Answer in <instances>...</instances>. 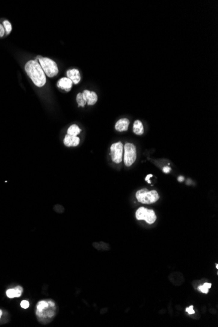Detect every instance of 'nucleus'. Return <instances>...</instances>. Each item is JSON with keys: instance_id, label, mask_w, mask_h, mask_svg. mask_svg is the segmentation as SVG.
I'll list each match as a JSON object with an SVG mask.
<instances>
[{"instance_id": "f257e3e1", "label": "nucleus", "mask_w": 218, "mask_h": 327, "mask_svg": "<svg viewBox=\"0 0 218 327\" xmlns=\"http://www.w3.org/2000/svg\"><path fill=\"white\" fill-rule=\"evenodd\" d=\"M58 307L52 299L42 300L36 305L35 314L38 321L43 325L52 322L58 313Z\"/></svg>"}, {"instance_id": "f03ea898", "label": "nucleus", "mask_w": 218, "mask_h": 327, "mask_svg": "<svg viewBox=\"0 0 218 327\" xmlns=\"http://www.w3.org/2000/svg\"><path fill=\"white\" fill-rule=\"evenodd\" d=\"M25 71L37 87H43L46 84V75L41 65L35 60H29L25 65Z\"/></svg>"}, {"instance_id": "7ed1b4c3", "label": "nucleus", "mask_w": 218, "mask_h": 327, "mask_svg": "<svg viewBox=\"0 0 218 327\" xmlns=\"http://www.w3.org/2000/svg\"><path fill=\"white\" fill-rule=\"evenodd\" d=\"M136 198L137 201L141 203L150 205L158 201L159 195L155 190L148 191L147 189H142L137 192Z\"/></svg>"}, {"instance_id": "20e7f679", "label": "nucleus", "mask_w": 218, "mask_h": 327, "mask_svg": "<svg viewBox=\"0 0 218 327\" xmlns=\"http://www.w3.org/2000/svg\"><path fill=\"white\" fill-rule=\"evenodd\" d=\"M39 64L43 69L45 75L48 77H54L58 73L59 70L58 65L54 61L48 57H39Z\"/></svg>"}, {"instance_id": "39448f33", "label": "nucleus", "mask_w": 218, "mask_h": 327, "mask_svg": "<svg viewBox=\"0 0 218 327\" xmlns=\"http://www.w3.org/2000/svg\"><path fill=\"white\" fill-rule=\"evenodd\" d=\"M137 159V148L132 143L127 142L124 146V160L125 166L131 167Z\"/></svg>"}, {"instance_id": "423d86ee", "label": "nucleus", "mask_w": 218, "mask_h": 327, "mask_svg": "<svg viewBox=\"0 0 218 327\" xmlns=\"http://www.w3.org/2000/svg\"><path fill=\"white\" fill-rule=\"evenodd\" d=\"M135 216L138 220H144L149 224H154L157 219L154 210L144 207H140L136 211Z\"/></svg>"}, {"instance_id": "0eeeda50", "label": "nucleus", "mask_w": 218, "mask_h": 327, "mask_svg": "<svg viewBox=\"0 0 218 327\" xmlns=\"http://www.w3.org/2000/svg\"><path fill=\"white\" fill-rule=\"evenodd\" d=\"M124 154V145L121 142L112 144L110 147V156L114 163L119 164L121 162Z\"/></svg>"}, {"instance_id": "6e6552de", "label": "nucleus", "mask_w": 218, "mask_h": 327, "mask_svg": "<svg viewBox=\"0 0 218 327\" xmlns=\"http://www.w3.org/2000/svg\"><path fill=\"white\" fill-rule=\"evenodd\" d=\"M82 95L88 105H94L97 101V95L94 91L86 90L82 92Z\"/></svg>"}, {"instance_id": "1a4fd4ad", "label": "nucleus", "mask_w": 218, "mask_h": 327, "mask_svg": "<svg viewBox=\"0 0 218 327\" xmlns=\"http://www.w3.org/2000/svg\"><path fill=\"white\" fill-rule=\"evenodd\" d=\"M169 279L170 282L173 283L174 285L179 286L184 282V278L183 276L180 272H174L169 276Z\"/></svg>"}, {"instance_id": "9d476101", "label": "nucleus", "mask_w": 218, "mask_h": 327, "mask_svg": "<svg viewBox=\"0 0 218 327\" xmlns=\"http://www.w3.org/2000/svg\"><path fill=\"white\" fill-rule=\"evenodd\" d=\"M57 86L60 90H64L66 91H69L72 86V82L71 80L67 77H64L58 80L57 83Z\"/></svg>"}, {"instance_id": "9b49d317", "label": "nucleus", "mask_w": 218, "mask_h": 327, "mask_svg": "<svg viewBox=\"0 0 218 327\" xmlns=\"http://www.w3.org/2000/svg\"><path fill=\"white\" fill-rule=\"evenodd\" d=\"M67 76L68 79H69L71 80L72 84H78L80 81V79H81L80 72L76 69H72L68 70L67 71Z\"/></svg>"}, {"instance_id": "f8f14e48", "label": "nucleus", "mask_w": 218, "mask_h": 327, "mask_svg": "<svg viewBox=\"0 0 218 327\" xmlns=\"http://www.w3.org/2000/svg\"><path fill=\"white\" fill-rule=\"evenodd\" d=\"M63 143L67 147H76L80 143V138L78 137L67 134L64 138Z\"/></svg>"}, {"instance_id": "ddd939ff", "label": "nucleus", "mask_w": 218, "mask_h": 327, "mask_svg": "<svg viewBox=\"0 0 218 327\" xmlns=\"http://www.w3.org/2000/svg\"><path fill=\"white\" fill-rule=\"evenodd\" d=\"M130 122L127 118H121L118 120L115 125V129L118 132H124L127 131Z\"/></svg>"}, {"instance_id": "4468645a", "label": "nucleus", "mask_w": 218, "mask_h": 327, "mask_svg": "<svg viewBox=\"0 0 218 327\" xmlns=\"http://www.w3.org/2000/svg\"><path fill=\"white\" fill-rule=\"evenodd\" d=\"M23 292V288L21 286H17L13 288H9L7 291L6 295L7 297L13 298L15 297H20Z\"/></svg>"}, {"instance_id": "2eb2a0df", "label": "nucleus", "mask_w": 218, "mask_h": 327, "mask_svg": "<svg viewBox=\"0 0 218 327\" xmlns=\"http://www.w3.org/2000/svg\"><path fill=\"white\" fill-rule=\"evenodd\" d=\"M133 133L137 134V135H142V134H143L144 129L142 122L139 120H135L133 124Z\"/></svg>"}, {"instance_id": "dca6fc26", "label": "nucleus", "mask_w": 218, "mask_h": 327, "mask_svg": "<svg viewBox=\"0 0 218 327\" xmlns=\"http://www.w3.org/2000/svg\"><path fill=\"white\" fill-rule=\"evenodd\" d=\"M80 132H81V129H80L79 128V127L76 124L71 125L69 128H68L67 131V134H69V135H72V136H75V137H77V135H78Z\"/></svg>"}, {"instance_id": "f3484780", "label": "nucleus", "mask_w": 218, "mask_h": 327, "mask_svg": "<svg viewBox=\"0 0 218 327\" xmlns=\"http://www.w3.org/2000/svg\"><path fill=\"white\" fill-rule=\"evenodd\" d=\"M93 246L96 249L99 250V251H107V250H109L110 249V245L109 244L103 242H99V243L94 242L93 244Z\"/></svg>"}, {"instance_id": "a211bd4d", "label": "nucleus", "mask_w": 218, "mask_h": 327, "mask_svg": "<svg viewBox=\"0 0 218 327\" xmlns=\"http://www.w3.org/2000/svg\"><path fill=\"white\" fill-rule=\"evenodd\" d=\"M212 283H204L198 287V290H199L202 293L207 294L209 291V288H211Z\"/></svg>"}, {"instance_id": "6ab92c4d", "label": "nucleus", "mask_w": 218, "mask_h": 327, "mask_svg": "<svg viewBox=\"0 0 218 327\" xmlns=\"http://www.w3.org/2000/svg\"><path fill=\"white\" fill-rule=\"evenodd\" d=\"M76 102H77V104L79 106L84 107L86 105V102L83 97L82 93H78L77 95H76Z\"/></svg>"}, {"instance_id": "aec40b11", "label": "nucleus", "mask_w": 218, "mask_h": 327, "mask_svg": "<svg viewBox=\"0 0 218 327\" xmlns=\"http://www.w3.org/2000/svg\"><path fill=\"white\" fill-rule=\"evenodd\" d=\"M3 27H4L5 31H6L7 33H9L12 31V25L8 20H5L3 22Z\"/></svg>"}, {"instance_id": "412c9836", "label": "nucleus", "mask_w": 218, "mask_h": 327, "mask_svg": "<svg viewBox=\"0 0 218 327\" xmlns=\"http://www.w3.org/2000/svg\"><path fill=\"white\" fill-rule=\"evenodd\" d=\"M20 306L21 307H22V308L24 309H27L28 308V307L29 306V303L28 301H26V300H24V301H22L20 303Z\"/></svg>"}, {"instance_id": "4be33fe9", "label": "nucleus", "mask_w": 218, "mask_h": 327, "mask_svg": "<svg viewBox=\"0 0 218 327\" xmlns=\"http://www.w3.org/2000/svg\"><path fill=\"white\" fill-rule=\"evenodd\" d=\"M186 311L188 313L189 315H193L194 313H195V310H193V305L190 306L189 307H187V308L186 309Z\"/></svg>"}, {"instance_id": "5701e85b", "label": "nucleus", "mask_w": 218, "mask_h": 327, "mask_svg": "<svg viewBox=\"0 0 218 327\" xmlns=\"http://www.w3.org/2000/svg\"><path fill=\"white\" fill-rule=\"evenodd\" d=\"M5 29L2 24H0V37H2L5 34Z\"/></svg>"}, {"instance_id": "b1692460", "label": "nucleus", "mask_w": 218, "mask_h": 327, "mask_svg": "<svg viewBox=\"0 0 218 327\" xmlns=\"http://www.w3.org/2000/svg\"><path fill=\"white\" fill-rule=\"evenodd\" d=\"M170 170H171L170 168L168 167H163V171L165 173H169L170 171Z\"/></svg>"}, {"instance_id": "393cba45", "label": "nucleus", "mask_w": 218, "mask_h": 327, "mask_svg": "<svg viewBox=\"0 0 218 327\" xmlns=\"http://www.w3.org/2000/svg\"><path fill=\"white\" fill-rule=\"evenodd\" d=\"M152 176H153L152 174H148V175L146 176V179H145V180H146V181H148L149 184H151V182H150V180H150L149 178H151V177H152Z\"/></svg>"}, {"instance_id": "a878e982", "label": "nucleus", "mask_w": 218, "mask_h": 327, "mask_svg": "<svg viewBox=\"0 0 218 327\" xmlns=\"http://www.w3.org/2000/svg\"><path fill=\"white\" fill-rule=\"evenodd\" d=\"M178 180L179 182H182V181L183 180V177H182V176H180L179 178H178Z\"/></svg>"}, {"instance_id": "bb28decb", "label": "nucleus", "mask_w": 218, "mask_h": 327, "mask_svg": "<svg viewBox=\"0 0 218 327\" xmlns=\"http://www.w3.org/2000/svg\"><path fill=\"white\" fill-rule=\"evenodd\" d=\"M2 311L0 310V319H1L2 317Z\"/></svg>"}, {"instance_id": "cd10ccee", "label": "nucleus", "mask_w": 218, "mask_h": 327, "mask_svg": "<svg viewBox=\"0 0 218 327\" xmlns=\"http://www.w3.org/2000/svg\"><path fill=\"white\" fill-rule=\"evenodd\" d=\"M216 268H218V265L216 264Z\"/></svg>"}]
</instances>
